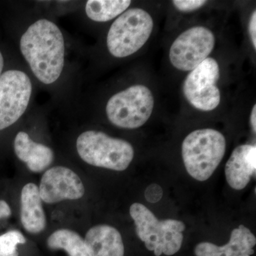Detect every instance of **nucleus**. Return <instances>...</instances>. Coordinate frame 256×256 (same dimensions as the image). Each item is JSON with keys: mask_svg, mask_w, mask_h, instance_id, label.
I'll use <instances>...</instances> for the list:
<instances>
[{"mask_svg": "<svg viewBox=\"0 0 256 256\" xmlns=\"http://www.w3.org/2000/svg\"><path fill=\"white\" fill-rule=\"evenodd\" d=\"M20 50L40 82L50 85L60 78L65 44L63 34L56 24L44 18L32 24L22 36Z\"/></svg>", "mask_w": 256, "mask_h": 256, "instance_id": "f257e3e1", "label": "nucleus"}, {"mask_svg": "<svg viewBox=\"0 0 256 256\" xmlns=\"http://www.w3.org/2000/svg\"><path fill=\"white\" fill-rule=\"evenodd\" d=\"M226 148L225 138L216 130H196L184 140L182 154L188 174L194 180H208L223 160Z\"/></svg>", "mask_w": 256, "mask_h": 256, "instance_id": "f03ea898", "label": "nucleus"}, {"mask_svg": "<svg viewBox=\"0 0 256 256\" xmlns=\"http://www.w3.org/2000/svg\"><path fill=\"white\" fill-rule=\"evenodd\" d=\"M130 214L136 226V233L146 248L154 255L170 256L176 254L182 245L185 230L183 222L174 220H159L144 205L134 203Z\"/></svg>", "mask_w": 256, "mask_h": 256, "instance_id": "7ed1b4c3", "label": "nucleus"}, {"mask_svg": "<svg viewBox=\"0 0 256 256\" xmlns=\"http://www.w3.org/2000/svg\"><path fill=\"white\" fill-rule=\"evenodd\" d=\"M76 148L80 158L88 164L114 171L127 169L134 158L130 143L100 131L82 133L77 139Z\"/></svg>", "mask_w": 256, "mask_h": 256, "instance_id": "20e7f679", "label": "nucleus"}, {"mask_svg": "<svg viewBox=\"0 0 256 256\" xmlns=\"http://www.w3.org/2000/svg\"><path fill=\"white\" fill-rule=\"evenodd\" d=\"M154 22L146 10H126L114 20L107 36V46L111 55L124 58L138 52L149 40Z\"/></svg>", "mask_w": 256, "mask_h": 256, "instance_id": "39448f33", "label": "nucleus"}, {"mask_svg": "<svg viewBox=\"0 0 256 256\" xmlns=\"http://www.w3.org/2000/svg\"><path fill=\"white\" fill-rule=\"evenodd\" d=\"M154 100L151 90L134 85L114 94L108 101L106 114L111 124L124 129L142 127L151 117Z\"/></svg>", "mask_w": 256, "mask_h": 256, "instance_id": "423d86ee", "label": "nucleus"}, {"mask_svg": "<svg viewBox=\"0 0 256 256\" xmlns=\"http://www.w3.org/2000/svg\"><path fill=\"white\" fill-rule=\"evenodd\" d=\"M220 78V66L216 60L207 58L185 79L183 92L186 100L198 110H214L220 102V92L216 86Z\"/></svg>", "mask_w": 256, "mask_h": 256, "instance_id": "0eeeda50", "label": "nucleus"}, {"mask_svg": "<svg viewBox=\"0 0 256 256\" xmlns=\"http://www.w3.org/2000/svg\"><path fill=\"white\" fill-rule=\"evenodd\" d=\"M215 46L213 32L204 26H194L182 33L170 50L173 66L182 72H192L208 58Z\"/></svg>", "mask_w": 256, "mask_h": 256, "instance_id": "6e6552de", "label": "nucleus"}, {"mask_svg": "<svg viewBox=\"0 0 256 256\" xmlns=\"http://www.w3.org/2000/svg\"><path fill=\"white\" fill-rule=\"evenodd\" d=\"M32 92L31 80L18 70L5 72L0 76V130L15 124L24 114Z\"/></svg>", "mask_w": 256, "mask_h": 256, "instance_id": "1a4fd4ad", "label": "nucleus"}, {"mask_svg": "<svg viewBox=\"0 0 256 256\" xmlns=\"http://www.w3.org/2000/svg\"><path fill=\"white\" fill-rule=\"evenodd\" d=\"M40 190L42 200L48 204L78 200L85 193L82 180L65 166H54L42 176Z\"/></svg>", "mask_w": 256, "mask_h": 256, "instance_id": "9d476101", "label": "nucleus"}, {"mask_svg": "<svg viewBox=\"0 0 256 256\" xmlns=\"http://www.w3.org/2000/svg\"><path fill=\"white\" fill-rule=\"evenodd\" d=\"M256 172V146L242 144L234 149L225 166V176L229 186L244 190Z\"/></svg>", "mask_w": 256, "mask_h": 256, "instance_id": "9b49d317", "label": "nucleus"}, {"mask_svg": "<svg viewBox=\"0 0 256 256\" xmlns=\"http://www.w3.org/2000/svg\"><path fill=\"white\" fill-rule=\"evenodd\" d=\"M255 236L245 226L234 229L228 244L222 246L210 242H200L195 247L196 256H250L254 254Z\"/></svg>", "mask_w": 256, "mask_h": 256, "instance_id": "f8f14e48", "label": "nucleus"}, {"mask_svg": "<svg viewBox=\"0 0 256 256\" xmlns=\"http://www.w3.org/2000/svg\"><path fill=\"white\" fill-rule=\"evenodd\" d=\"M84 242L88 256H124L121 234L110 226L92 227L87 232Z\"/></svg>", "mask_w": 256, "mask_h": 256, "instance_id": "ddd939ff", "label": "nucleus"}, {"mask_svg": "<svg viewBox=\"0 0 256 256\" xmlns=\"http://www.w3.org/2000/svg\"><path fill=\"white\" fill-rule=\"evenodd\" d=\"M15 154L26 163L33 172H40L48 168L54 160V153L44 144L34 142L28 133L20 132L15 137Z\"/></svg>", "mask_w": 256, "mask_h": 256, "instance_id": "4468645a", "label": "nucleus"}, {"mask_svg": "<svg viewBox=\"0 0 256 256\" xmlns=\"http://www.w3.org/2000/svg\"><path fill=\"white\" fill-rule=\"evenodd\" d=\"M21 220L24 228L32 234L42 232L46 226V216L38 186L28 183L21 194Z\"/></svg>", "mask_w": 256, "mask_h": 256, "instance_id": "2eb2a0df", "label": "nucleus"}, {"mask_svg": "<svg viewBox=\"0 0 256 256\" xmlns=\"http://www.w3.org/2000/svg\"><path fill=\"white\" fill-rule=\"evenodd\" d=\"M130 4V0H88L86 13L92 21L106 22L122 14Z\"/></svg>", "mask_w": 256, "mask_h": 256, "instance_id": "dca6fc26", "label": "nucleus"}, {"mask_svg": "<svg viewBox=\"0 0 256 256\" xmlns=\"http://www.w3.org/2000/svg\"><path fill=\"white\" fill-rule=\"evenodd\" d=\"M47 244L50 248L65 250L69 256H88L84 239L68 229H60L52 234Z\"/></svg>", "mask_w": 256, "mask_h": 256, "instance_id": "f3484780", "label": "nucleus"}, {"mask_svg": "<svg viewBox=\"0 0 256 256\" xmlns=\"http://www.w3.org/2000/svg\"><path fill=\"white\" fill-rule=\"evenodd\" d=\"M25 242L24 236L18 230H11L0 236V256H18L16 246Z\"/></svg>", "mask_w": 256, "mask_h": 256, "instance_id": "a211bd4d", "label": "nucleus"}, {"mask_svg": "<svg viewBox=\"0 0 256 256\" xmlns=\"http://www.w3.org/2000/svg\"><path fill=\"white\" fill-rule=\"evenodd\" d=\"M173 4L176 10L184 12H190L200 9L206 4V1L204 0H174Z\"/></svg>", "mask_w": 256, "mask_h": 256, "instance_id": "6ab92c4d", "label": "nucleus"}, {"mask_svg": "<svg viewBox=\"0 0 256 256\" xmlns=\"http://www.w3.org/2000/svg\"><path fill=\"white\" fill-rule=\"evenodd\" d=\"M162 188L156 184H152L146 188L144 192V196L150 203H156L162 198Z\"/></svg>", "mask_w": 256, "mask_h": 256, "instance_id": "aec40b11", "label": "nucleus"}, {"mask_svg": "<svg viewBox=\"0 0 256 256\" xmlns=\"http://www.w3.org/2000/svg\"><path fill=\"white\" fill-rule=\"evenodd\" d=\"M249 34L252 40V46L256 50V11L254 12L249 21L248 24Z\"/></svg>", "mask_w": 256, "mask_h": 256, "instance_id": "412c9836", "label": "nucleus"}, {"mask_svg": "<svg viewBox=\"0 0 256 256\" xmlns=\"http://www.w3.org/2000/svg\"><path fill=\"white\" fill-rule=\"evenodd\" d=\"M11 215V210L6 202L0 200V218H6Z\"/></svg>", "mask_w": 256, "mask_h": 256, "instance_id": "4be33fe9", "label": "nucleus"}, {"mask_svg": "<svg viewBox=\"0 0 256 256\" xmlns=\"http://www.w3.org/2000/svg\"><path fill=\"white\" fill-rule=\"evenodd\" d=\"M250 124H252V130L254 133L256 132V106L252 108V114H250Z\"/></svg>", "mask_w": 256, "mask_h": 256, "instance_id": "5701e85b", "label": "nucleus"}, {"mask_svg": "<svg viewBox=\"0 0 256 256\" xmlns=\"http://www.w3.org/2000/svg\"><path fill=\"white\" fill-rule=\"evenodd\" d=\"M3 67H4V58H3V56L1 52H0V76L2 75Z\"/></svg>", "mask_w": 256, "mask_h": 256, "instance_id": "b1692460", "label": "nucleus"}]
</instances>
